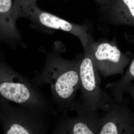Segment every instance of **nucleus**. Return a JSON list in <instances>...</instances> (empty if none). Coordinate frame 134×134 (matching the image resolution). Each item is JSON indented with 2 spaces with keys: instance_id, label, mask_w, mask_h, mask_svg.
Listing matches in <instances>:
<instances>
[{
  "instance_id": "nucleus-6",
  "label": "nucleus",
  "mask_w": 134,
  "mask_h": 134,
  "mask_svg": "<svg viewBox=\"0 0 134 134\" xmlns=\"http://www.w3.org/2000/svg\"><path fill=\"white\" fill-rule=\"evenodd\" d=\"M84 50L89 53L96 68L104 77L123 74L131 62L129 56L119 48L115 40L95 41L92 38Z\"/></svg>"
},
{
  "instance_id": "nucleus-7",
  "label": "nucleus",
  "mask_w": 134,
  "mask_h": 134,
  "mask_svg": "<svg viewBox=\"0 0 134 134\" xmlns=\"http://www.w3.org/2000/svg\"><path fill=\"white\" fill-rule=\"evenodd\" d=\"M77 117H70L68 111L62 113L57 120L52 133L60 134H98L102 116L96 111L84 106L76 101L74 110Z\"/></svg>"
},
{
  "instance_id": "nucleus-1",
  "label": "nucleus",
  "mask_w": 134,
  "mask_h": 134,
  "mask_svg": "<svg viewBox=\"0 0 134 134\" xmlns=\"http://www.w3.org/2000/svg\"><path fill=\"white\" fill-rule=\"evenodd\" d=\"M81 58L69 60L55 51L47 54L45 65L36 73L33 81L38 86L49 85L53 104L58 113L73 111L77 92L80 88Z\"/></svg>"
},
{
  "instance_id": "nucleus-9",
  "label": "nucleus",
  "mask_w": 134,
  "mask_h": 134,
  "mask_svg": "<svg viewBox=\"0 0 134 134\" xmlns=\"http://www.w3.org/2000/svg\"><path fill=\"white\" fill-rule=\"evenodd\" d=\"M99 14L105 23L134 28V0H107L100 7Z\"/></svg>"
},
{
  "instance_id": "nucleus-11",
  "label": "nucleus",
  "mask_w": 134,
  "mask_h": 134,
  "mask_svg": "<svg viewBox=\"0 0 134 134\" xmlns=\"http://www.w3.org/2000/svg\"><path fill=\"white\" fill-rule=\"evenodd\" d=\"M134 80V55L129 68L117 81L107 84L106 88H109L115 100L123 103L124 91Z\"/></svg>"
},
{
  "instance_id": "nucleus-5",
  "label": "nucleus",
  "mask_w": 134,
  "mask_h": 134,
  "mask_svg": "<svg viewBox=\"0 0 134 134\" xmlns=\"http://www.w3.org/2000/svg\"><path fill=\"white\" fill-rule=\"evenodd\" d=\"M84 50L79 67L80 88L82 104L94 111H106L112 97L100 88L99 72L93 64L90 55Z\"/></svg>"
},
{
  "instance_id": "nucleus-8",
  "label": "nucleus",
  "mask_w": 134,
  "mask_h": 134,
  "mask_svg": "<svg viewBox=\"0 0 134 134\" xmlns=\"http://www.w3.org/2000/svg\"><path fill=\"white\" fill-rule=\"evenodd\" d=\"M102 116L98 134H134V114L124 103L112 98Z\"/></svg>"
},
{
  "instance_id": "nucleus-12",
  "label": "nucleus",
  "mask_w": 134,
  "mask_h": 134,
  "mask_svg": "<svg viewBox=\"0 0 134 134\" xmlns=\"http://www.w3.org/2000/svg\"><path fill=\"white\" fill-rule=\"evenodd\" d=\"M128 93L131 96L132 98L134 100V83H131L125 89L124 91V93ZM134 114V112H133Z\"/></svg>"
},
{
  "instance_id": "nucleus-13",
  "label": "nucleus",
  "mask_w": 134,
  "mask_h": 134,
  "mask_svg": "<svg viewBox=\"0 0 134 134\" xmlns=\"http://www.w3.org/2000/svg\"><path fill=\"white\" fill-rule=\"evenodd\" d=\"M94 1L97 3L98 5H99V7H100L104 5L107 0H94Z\"/></svg>"
},
{
  "instance_id": "nucleus-4",
  "label": "nucleus",
  "mask_w": 134,
  "mask_h": 134,
  "mask_svg": "<svg viewBox=\"0 0 134 134\" xmlns=\"http://www.w3.org/2000/svg\"><path fill=\"white\" fill-rule=\"evenodd\" d=\"M48 114L28 107H16L0 97V121L4 134H45Z\"/></svg>"
},
{
  "instance_id": "nucleus-10",
  "label": "nucleus",
  "mask_w": 134,
  "mask_h": 134,
  "mask_svg": "<svg viewBox=\"0 0 134 134\" xmlns=\"http://www.w3.org/2000/svg\"><path fill=\"white\" fill-rule=\"evenodd\" d=\"M14 0H0V40L15 47L21 43L14 15Z\"/></svg>"
},
{
  "instance_id": "nucleus-2",
  "label": "nucleus",
  "mask_w": 134,
  "mask_h": 134,
  "mask_svg": "<svg viewBox=\"0 0 134 134\" xmlns=\"http://www.w3.org/2000/svg\"><path fill=\"white\" fill-rule=\"evenodd\" d=\"M0 97L48 115L58 113L52 100L41 92L33 81L16 72L1 57Z\"/></svg>"
},
{
  "instance_id": "nucleus-3",
  "label": "nucleus",
  "mask_w": 134,
  "mask_h": 134,
  "mask_svg": "<svg viewBox=\"0 0 134 134\" xmlns=\"http://www.w3.org/2000/svg\"><path fill=\"white\" fill-rule=\"evenodd\" d=\"M36 0H14L15 19L25 18L33 27L44 32H51L59 30L69 32L80 40L83 48L91 41L92 36L86 25L72 23L55 15L45 12L36 5Z\"/></svg>"
},
{
  "instance_id": "nucleus-14",
  "label": "nucleus",
  "mask_w": 134,
  "mask_h": 134,
  "mask_svg": "<svg viewBox=\"0 0 134 134\" xmlns=\"http://www.w3.org/2000/svg\"><path fill=\"white\" fill-rule=\"evenodd\" d=\"M36 1H37V0H36Z\"/></svg>"
}]
</instances>
